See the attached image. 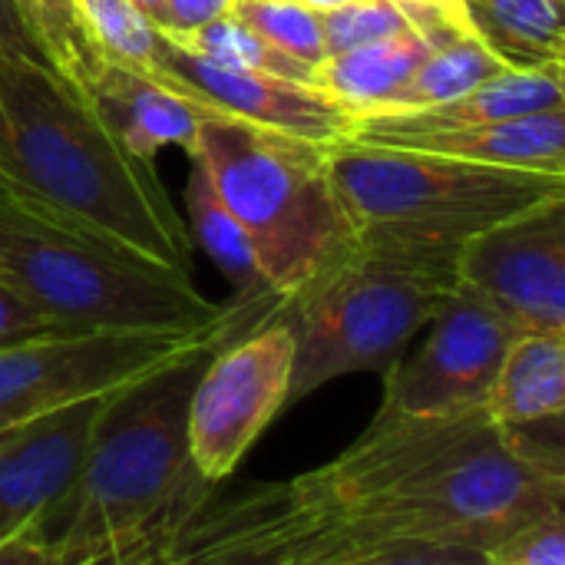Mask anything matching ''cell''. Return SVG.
I'll use <instances>...</instances> for the list:
<instances>
[{
    "instance_id": "obj_1",
    "label": "cell",
    "mask_w": 565,
    "mask_h": 565,
    "mask_svg": "<svg viewBox=\"0 0 565 565\" xmlns=\"http://www.w3.org/2000/svg\"><path fill=\"white\" fill-rule=\"evenodd\" d=\"M565 510L559 444L500 427L487 411L397 417L331 463L281 483L199 500L169 530V565H361L411 546L487 550Z\"/></svg>"
},
{
    "instance_id": "obj_2",
    "label": "cell",
    "mask_w": 565,
    "mask_h": 565,
    "mask_svg": "<svg viewBox=\"0 0 565 565\" xmlns=\"http://www.w3.org/2000/svg\"><path fill=\"white\" fill-rule=\"evenodd\" d=\"M0 169L126 255L192 278V235L156 162L132 156L53 70L0 56Z\"/></svg>"
},
{
    "instance_id": "obj_3",
    "label": "cell",
    "mask_w": 565,
    "mask_h": 565,
    "mask_svg": "<svg viewBox=\"0 0 565 565\" xmlns=\"http://www.w3.org/2000/svg\"><path fill=\"white\" fill-rule=\"evenodd\" d=\"M218 348L199 351L103 404L79 470L33 523L56 565H83L129 546L212 493L189 463L185 414L192 387Z\"/></svg>"
},
{
    "instance_id": "obj_4",
    "label": "cell",
    "mask_w": 565,
    "mask_h": 565,
    "mask_svg": "<svg viewBox=\"0 0 565 565\" xmlns=\"http://www.w3.org/2000/svg\"><path fill=\"white\" fill-rule=\"evenodd\" d=\"M0 278L73 334L195 331L255 305H218L189 275L146 265L0 169ZM271 305V301H262Z\"/></svg>"
},
{
    "instance_id": "obj_5",
    "label": "cell",
    "mask_w": 565,
    "mask_h": 565,
    "mask_svg": "<svg viewBox=\"0 0 565 565\" xmlns=\"http://www.w3.org/2000/svg\"><path fill=\"white\" fill-rule=\"evenodd\" d=\"M457 291V248L354 242L275 315L295 338L288 407L318 387L384 374Z\"/></svg>"
},
{
    "instance_id": "obj_6",
    "label": "cell",
    "mask_w": 565,
    "mask_h": 565,
    "mask_svg": "<svg viewBox=\"0 0 565 565\" xmlns=\"http://www.w3.org/2000/svg\"><path fill=\"white\" fill-rule=\"evenodd\" d=\"M192 156L245 228L281 305L358 242L328 175V142L205 109Z\"/></svg>"
},
{
    "instance_id": "obj_7",
    "label": "cell",
    "mask_w": 565,
    "mask_h": 565,
    "mask_svg": "<svg viewBox=\"0 0 565 565\" xmlns=\"http://www.w3.org/2000/svg\"><path fill=\"white\" fill-rule=\"evenodd\" d=\"M328 175L361 242L430 248H460L467 238L565 195V175L358 139L328 142Z\"/></svg>"
},
{
    "instance_id": "obj_8",
    "label": "cell",
    "mask_w": 565,
    "mask_h": 565,
    "mask_svg": "<svg viewBox=\"0 0 565 565\" xmlns=\"http://www.w3.org/2000/svg\"><path fill=\"white\" fill-rule=\"evenodd\" d=\"M278 305H255L195 331H83L0 351V434L106 401L199 351L218 348L245 328L275 318Z\"/></svg>"
},
{
    "instance_id": "obj_9",
    "label": "cell",
    "mask_w": 565,
    "mask_h": 565,
    "mask_svg": "<svg viewBox=\"0 0 565 565\" xmlns=\"http://www.w3.org/2000/svg\"><path fill=\"white\" fill-rule=\"evenodd\" d=\"M295 338L281 318L228 338L202 367L185 414L195 477L218 487L235 473L265 427L288 407Z\"/></svg>"
},
{
    "instance_id": "obj_10",
    "label": "cell",
    "mask_w": 565,
    "mask_h": 565,
    "mask_svg": "<svg viewBox=\"0 0 565 565\" xmlns=\"http://www.w3.org/2000/svg\"><path fill=\"white\" fill-rule=\"evenodd\" d=\"M516 331L500 311L457 288L430 321L417 354L397 358L384 371V414L397 417H463L487 411L500 361Z\"/></svg>"
},
{
    "instance_id": "obj_11",
    "label": "cell",
    "mask_w": 565,
    "mask_h": 565,
    "mask_svg": "<svg viewBox=\"0 0 565 565\" xmlns=\"http://www.w3.org/2000/svg\"><path fill=\"white\" fill-rule=\"evenodd\" d=\"M457 288L516 331L565 334V195L467 238L457 248Z\"/></svg>"
},
{
    "instance_id": "obj_12",
    "label": "cell",
    "mask_w": 565,
    "mask_h": 565,
    "mask_svg": "<svg viewBox=\"0 0 565 565\" xmlns=\"http://www.w3.org/2000/svg\"><path fill=\"white\" fill-rule=\"evenodd\" d=\"M159 83L175 89L185 99H195L209 109L281 129L311 142H338L348 139L354 116L351 109L334 99L331 93L291 79H278L268 73L255 70H235L222 66L179 40L166 36L162 30L156 33V50H152V70Z\"/></svg>"
},
{
    "instance_id": "obj_13",
    "label": "cell",
    "mask_w": 565,
    "mask_h": 565,
    "mask_svg": "<svg viewBox=\"0 0 565 565\" xmlns=\"http://www.w3.org/2000/svg\"><path fill=\"white\" fill-rule=\"evenodd\" d=\"M106 401L76 404L0 434V543L36 523L66 490Z\"/></svg>"
},
{
    "instance_id": "obj_14",
    "label": "cell",
    "mask_w": 565,
    "mask_h": 565,
    "mask_svg": "<svg viewBox=\"0 0 565 565\" xmlns=\"http://www.w3.org/2000/svg\"><path fill=\"white\" fill-rule=\"evenodd\" d=\"M86 99L116 132V139L146 162H156V152L166 146H179L192 156L199 122L209 109L195 99L179 96L156 76L109 56L93 76Z\"/></svg>"
},
{
    "instance_id": "obj_15",
    "label": "cell",
    "mask_w": 565,
    "mask_h": 565,
    "mask_svg": "<svg viewBox=\"0 0 565 565\" xmlns=\"http://www.w3.org/2000/svg\"><path fill=\"white\" fill-rule=\"evenodd\" d=\"M565 109L563 66H540V70H516L503 66L497 76L480 83L477 89L430 106L417 113H374L358 116L348 139L367 142L384 132H434V129H460L480 122H500L533 113Z\"/></svg>"
},
{
    "instance_id": "obj_16",
    "label": "cell",
    "mask_w": 565,
    "mask_h": 565,
    "mask_svg": "<svg viewBox=\"0 0 565 565\" xmlns=\"http://www.w3.org/2000/svg\"><path fill=\"white\" fill-rule=\"evenodd\" d=\"M367 142L434 152V156L477 162V166L565 175V109L500 119V122H480V126H460V129L384 132Z\"/></svg>"
},
{
    "instance_id": "obj_17",
    "label": "cell",
    "mask_w": 565,
    "mask_h": 565,
    "mask_svg": "<svg viewBox=\"0 0 565 565\" xmlns=\"http://www.w3.org/2000/svg\"><path fill=\"white\" fill-rule=\"evenodd\" d=\"M565 411V334L523 331L507 348L487 397V414L500 427L559 424Z\"/></svg>"
},
{
    "instance_id": "obj_18",
    "label": "cell",
    "mask_w": 565,
    "mask_h": 565,
    "mask_svg": "<svg viewBox=\"0 0 565 565\" xmlns=\"http://www.w3.org/2000/svg\"><path fill=\"white\" fill-rule=\"evenodd\" d=\"M417 26L427 33L430 50L424 63L414 70V76L377 113H417V109L450 103L477 89L480 83H487L507 66L470 30L454 26L440 13H420Z\"/></svg>"
},
{
    "instance_id": "obj_19",
    "label": "cell",
    "mask_w": 565,
    "mask_h": 565,
    "mask_svg": "<svg viewBox=\"0 0 565 565\" xmlns=\"http://www.w3.org/2000/svg\"><path fill=\"white\" fill-rule=\"evenodd\" d=\"M463 23L507 66H563V0H463Z\"/></svg>"
},
{
    "instance_id": "obj_20",
    "label": "cell",
    "mask_w": 565,
    "mask_h": 565,
    "mask_svg": "<svg viewBox=\"0 0 565 565\" xmlns=\"http://www.w3.org/2000/svg\"><path fill=\"white\" fill-rule=\"evenodd\" d=\"M430 50V40L420 26H411L397 36L334 53L328 56L318 73V89L341 99L351 116H371L377 113L424 63Z\"/></svg>"
},
{
    "instance_id": "obj_21",
    "label": "cell",
    "mask_w": 565,
    "mask_h": 565,
    "mask_svg": "<svg viewBox=\"0 0 565 565\" xmlns=\"http://www.w3.org/2000/svg\"><path fill=\"white\" fill-rule=\"evenodd\" d=\"M185 212H189L185 228L192 235V245H199L212 258V265L232 281L238 305H262V301L281 305L258 271V262H255V252L248 245L245 228L238 225L232 209L222 202L205 166L195 156L189 159Z\"/></svg>"
},
{
    "instance_id": "obj_22",
    "label": "cell",
    "mask_w": 565,
    "mask_h": 565,
    "mask_svg": "<svg viewBox=\"0 0 565 565\" xmlns=\"http://www.w3.org/2000/svg\"><path fill=\"white\" fill-rule=\"evenodd\" d=\"M17 10L43 50L50 70L79 96H86L93 76L106 63V53L89 36L73 0H17Z\"/></svg>"
},
{
    "instance_id": "obj_23",
    "label": "cell",
    "mask_w": 565,
    "mask_h": 565,
    "mask_svg": "<svg viewBox=\"0 0 565 565\" xmlns=\"http://www.w3.org/2000/svg\"><path fill=\"white\" fill-rule=\"evenodd\" d=\"M175 40V36H172ZM182 46L222 63V66H235V70H255V73H268L278 79H291V83H305V86H318V73L281 53L278 46H271L268 40H262L255 30H248L245 23H238L235 17H222L189 36L179 40Z\"/></svg>"
},
{
    "instance_id": "obj_24",
    "label": "cell",
    "mask_w": 565,
    "mask_h": 565,
    "mask_svg": "<svg viewBox=\"0 0 565 565\" xmlns=\"http://www.w3.org/2000/svg\"><path fill=\"white\" fill-rule=\"evenodd\" d=\"M232 17L255 30L262 40L278 46L281 53L308 63L318 70L328 60V43H324V26L321 13L308 10L301 0L295 3H255V0H235Z\"/></svg>"
},
{
    "instance_id": "obj_25",
    "label": "cell",
    "mask_w": 565,
    "mask_h": 565,
    "mask_svg": "<svg viewBox=\"0 0 565 565\" xmlns=\"http://www.w3.org/2000/svg\"><path fill=\"white\" fill-rule=\"evenodd\" d=\"M96 46L139 73L152 70L156 26L129 0H73Z\"/></svg>"
},
{
    "instance_id": "obj_26",
    "label": "cell",
    "mask_w": 565,
    "mask_h": 565,
    "mask_svg": "<svg viewBox=\"0 0 565 565\" xmlns=\"http://www.w3.org/2000/svg\"><path fill=\"white\" fill-rule=\"evenodd\" d=\"M321 26H324L328 56H334V53H348V50L397 36L417 23L411 10L397 0H354L348 7L321 13Z\"/></svg>"
},
{
    "instance_id": "obj_27",
    "label": "cell",
    "mask_w": 565,
    "mask_h": 565,
    "mask_svg": "<svg viewBox=\"0 0 565 565\" xmlns=\"http://www.w3.org/2000/svg\"><path fill=\"white\" fill-rule=\"evenodd\" d=\"M487 565H565V510L520 523L483 550Z\"/></svg>"
},
{
    "instance_id": "obj_28",
    "label": "cell",
    "mask_w": 565,
    "mask_h": 565,
    "mask_svg": "<svg viewBox=\"0 0 565 565\" xmlns=\"http://www.w3.org/2000/svg\"><path fill=\"white\" fill-rule=\"evenodd\" d=\"M56 334H73L53 318H46L40 308H33L17 288H10L0 278V351L26 344V341H43Z\"/></svg>"
},
{
    "instance_id": "obj_29",
    "label": "cell",
    "mask_w": 565,
    "mask_h": 565,
    "mask_svg": "<svg viewBox=\"0 0 565 565\" xmlns=\"http://www.w3.org/2000/svg\"><path fill=\"white\" fill-rule=\"evenodd\" d=\"M232 7H235V0H166L162 33L182 40L222 17H232Z\"/></svg>"
},
{
    "instance_id": "obj_30",
    "label": "cell",
    "mask_w": 565,
    "mask_h": 565,
    "mask_svg": "<svg viewBox=\"0 0 565 565\" xmlns=\"http://www.w3.org/2000/svg\"><path fill=\"white\" fill-rule=\"evenodd\" d=\"M0 56L7 60H23V63H36V66H46V56L43 50L36 46L33 33L26 30L20 10H17V0H0Z\"/></svg>"
},
{
    "instance_id": "obj_31",
    "label": "cell",
    "mask_w": 565,
    "mask_h": 565,
    "mask_svg": "<svg viewBox=\"0 0 565 565\" xmlns=\"http://www.w3.org/2000/svg\"><path fill=\"white\" fill-rule=\"evenodd\" d=\"M182 513H189V510H182ZM182 513H175V516H172L169 523H162L156 533L136 540V543H129V546L109 550V553H103V556H93V559H86L83 565H169V559H166L169 530H172V523H175Z\"/></svg>"
},
{
    "instance_id": "obj_32",
    "label": "cell",
    "mask_w": 565,
    "mask_h": 565,
    "mask_svg": "<svg viewBox=\"0 0 565 565\" xmlns=\"http://www.w3.org/2000/svg\"><path fill=\"white\" fill-rule=\"evenodd\" d=\"M361 565H487L483 550L473 546H411Z\"/></svg>"
},
{
    "instance_id": "obj_33",
    "label": "cell",
    "mask_w": 565,
    "mask_h": 565,
    "mask_svg": "<svg viewBox=\"0 0 565 565\" xmlns=\"http://www.w3.org/2000/svg\"><path fill=\"white\" fill-rule=\"evenodd\" d=\"M0 565H56V556L30 523L0 543Z\"/></svg>"
},
{
    "instance_id": "obj_34",
    "label": "cell",
    "mask_w": 565,
    "mask_h": 565,
    "mask_svg": "<svg viewBox=\"0 0 565 565\" xmlns=\"http://www.w3.org/2000/svg\"><path fill=\"white\" fill-rule=\"evenodd\" d=\"M156 30H162V13H166V0H129Z\"/></svg>"
},
{
    "instance_id": "obj_35",
    "label": "cell",
    "mask_w": 565,
    "mask_h": 565,
    "mask_svg": "<svg viewBox=\"0 0 565 565\" xmlns=\"http://www.w3.org/2000/svg\"><path fill=\"white\" fill-rule=\"evenodd\" d=\"M308 10H315V13H331V10H338V7H348V3H354V0H301Z\"/></svg>"
},
{
    "instance_id": "obj_36",
    "label": "cell",
    "mask_w": 565,
    "mask_h": 565,
    "mask_svg": "<svg viewBox=\"0 0 565 565\" xmlns=\"http://www.w3.org/2000/svg\"><path fill=\"white\" fill-rule=\"evenodd\" d=\"M255 3H295V0H255Z\"/></svg>"
}]
</instances>
